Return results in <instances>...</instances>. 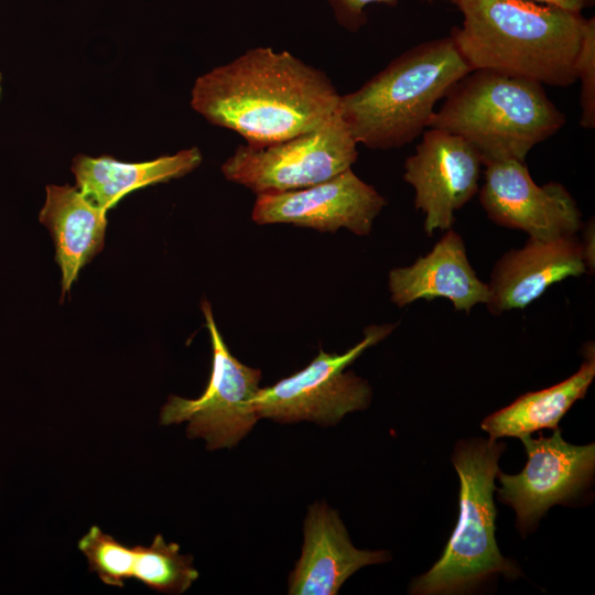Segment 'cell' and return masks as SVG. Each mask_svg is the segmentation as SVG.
Returning <instances> with one entry per match:
<instances>
[{
  "mask_svg": "<svg viewBox=\"0 0 595 595\" xmlns=\"http://www.w3.org/2000/svg\"><path fill=\"white\" fill-rule=\"evenodd\" d=\"M594 344L584 348V361L567 379L542 390L528 392L482 422L489 439L526 437L543 429H556L569 409L583 399L595 377Z\"/></svg>",
  "mask_w": 595,
  "mask_h": 595,
  "instance_id": "ac0fdd59",
  "label": "cell"
},
{
  "mask_svg": "<svg viewBox=\"0 0 595 595\" xmlns=\"http://www.w3.org/2000/svg\"><path fill=\"white\" fill-rule=\"evenodd\" d=\"M132 578L151 589L166 594H182L198 578L193 556L182 554L175 542H165L156 534L149 547L134 545Z\"/></svg>",
  "mask_w": 595,
  "mask_h": 595,
  "instance_id": "d6986e66",
  "label": "cell"
},
{
  "mask_svg": "<svg viewBox=\"0 0 595 595\" xmlns=\"http://www.w3.org/2000/svg\"><path fill=\"white\" fill-rule=\"evenodd\" d=\"M483 159L462 137L429 128L415 152L404 162V181L414 190V207L424 218V231L452 228L454 213L478 192Z\"/></svg>",
  "mask_w": 595,
  "mask_h": 595,
  "instance_id": "8fae6325",
  "label": "cell"
},
{
  "mask_svg": "<svg viewBox=\"0 0 595 595\" xmlns=\"http://www.w3.org/2000/svg\"><path fill=\"white\" fill-rule=\"evenodd\" d=\"M339 97L322 71L288 51L256 47L199 76L191 106L247 144L266 145L324 126Z\"/></svg>",
  "mask_w": 595,
  "mask_h": 595,
  "instance_id": "6da1fadb",
  "label": "cell"
},
{
  "mask_svg": "<svg viewBox=\"0 0 595 595\" xmlns=\"http://www.w3.org/2000/svg\"><path fill=\"white\" fill-rule=\"evenodd\" d=\"M576 78L581 80L580 125L595 128V19H586L581 48L576 58Z\"/></svg>",
  "mask_w": 595,
  "mask_h": 595,
  "instance_id": "44dd1931",
  "label": "cell"
},
{
  "mask_svg": "<svg viewBox=\"0 0 595 595\" xmlns=\"http://www.w3.org/2000/svg\"><path fill=\"white\" fill-rule=\"evenodd\" d=\"M201 306L213 348L208 383L196 399L170 396L161 409L160 423L187 422V436L204 439L207 450L230 448L259 420L252 402L260 389L261 371L231 355L217 328L209 302L203 300Z\"/></svg>",
  "mask_w": 595,
  "mask_h": 595,
  "instance_id": "ba28073f",
  "label": "cell"
},
{
  "mask_svg": "<svg viewBox=\"0 0 595 595\" xmlns=\"http://www.w3.org/2000/svg\"><path fill=\"white\" fill-rule=\"evenodd\" d=\"M505 448V443L493 439L456 444L452 462L459 477L457 523L440 560L412 582L411 594H458L496 574L511 580L521 574L500 553L495 538L497 511L493 497Z\"/></svg>",
  "mask_w": 595,
  "mask_h": 595,
  "instance_id": "5b68a950",
  "label": "cell"
},
{
  "mask_svg": "<svg viewBox=\"0 0 595 595\" xmlns=\"http://www.w3.org/2000/svg\"><path fill=\"white\" fill-rule=\"evenodd\" d=\"M527 464L519 474L497 473L500 501L516 512V523L524 536L549 510L576 497L593 478L595 444L573 445L556 428L551 436L521 439Z\"/></svg>",
  "mask_w": 595,
  "mask_h": 595,
  "instance_id": "9c48e42d",
  "label": "cell"
},
{
  "mask_svg": "<svg viewBox=\"0 0 595 595\" xmlns=\"http://www.w3.org/2000/svg\"><path fill=\"white\" fill-rule=\"evenodd\" d=\"M587 272L581 240L576 235L550 240L529 238L495 263L486 304L491 314L524 309L552 284Z\"/></svg>",
  "mask_w": 595,
  "mask_h": 595,
  "instance_id": "4fadbf2b",
  "label": "cell"
},
{
  "mask_svg": "<svg viewBox=\"0 0 595 595\" xmlns=\"http://www.w3.org/2000/svg\"><path fill=\"white\" fill-rule=\"evenodd\" d=\"M539 3L556 6L570 11L582 13L583 10L592 7L595 0H532Z\"/></svg>",
  "mask_w": 595,
  "mask_h": 595,
  "instance_id": "cb8c5ba5",
  "label": "cell"
},
{
  "mask_svg": "<svg viewBox=\"0 0 595 595\" xmlns=\"http://www.w3.org/2000/svg\"><path fill=\"white\" fill-rule=\"evenodd\" d=\"M469 72L451 35L430 40L396 57L359 89L340 95L337 113L357 143L400 148L429 127L436 102Z\"/></svg>",
  "mask_w": 595,
  "mask_h": 595,
  "instance_id": "3957f363",
  "label": "cell"
},
{
  "mask_svg": "<svg viewBox=\"0 0 595 595\" xmlns=\"http://www.w3.org/2000/svg\"><path fill=\"white\" fill-rule=\"evenodd\" d=\"M0 94H1V74H0Z\"/></svg>",
  "mask_w": 595,
  "mask_h": 595,
  "instance_id": "d4e9b609",
  "label": "cell"
},
{
  "mask_svg": "<svg viewBox=\"0 0 595 595\" xmlns=\"http://www.w3.org/2000/svg\"><path fill=\"white\" fill-rule=\"evenodd\" d=\"M79 551L86 556L89 570L109 586L123 587L132 578L134 550L91 526L78 541Z\"/></svg>",
  "mask_w": 595,
  "mask_h": 595,
  "instance_id": "ffe728a7",
  "label": "cell"
},
{
  "mask_svg": "<svg viewBox=\"0 0 595 595\" xmlns=\"http://www.w3.org/2000/svg\"><path fill=\"white\" fill-rule=\"evenodd\" d=\"M388 289L399 307L420 299L443 298L466 313L477 304L486 305L490 295L488 284L477 277L467 258L462 236L453 228L411 266L392 269Z\"/></svg>",
  "mask_w": 595,
  "mask_h": 595,
  "instance_id": "9a60e30c",
  "label": "cell"
},
{
  "mask_svg": "<svg viewBox=\"0 0 595 595\" xmlns=\"http://www.w3.org/2000/svg\"><path fill=\"white\" fill-rule=\"evenodd\" d=\"M393 328L392 324L370 325L363 340L346 353L328 354L321 349L302 370L260 388L252 402L258 418L327 426L337 424L347 413L366 409L372 396L369 383L345 369Z\"/></svg>",
  "mask_w": 595,
  "mask_h": 595,
  "instance_id": "8992f818",
  "label": "cell"
},
{
  "mask_svg": "<svg viewBox=\"0 0 595 595\" xmlns=\"http://www.w3.org/2000/svg\"><path fill=\"white\" fill-rule=\"evenodd\" d=\"M463 24L451 36L472 71L556 87L576 78L586 18L532 0H457Z\"/></svg>",
  "mask_w": 595,
  "mask_h": 595,
  "instance_id": "7a4b0ae2",
  "label": "cell"
},
{
  "mask_svg": "<svg viewBox=\"0 0 595 595\" xmlns=\"http://www.w3.org/2000/svg\"><path fill=\"white\" fill-rule=\"evenodd\" d=\"M583 237L581 240L586 269L593 273L595 269V226L594 218L588 219L581 229Z\"/></svg>",
  "mask_w": 595,
  "mask_h": 595,
  "instance_id": "603a6c76",
  "label": "cell"
},
{
  "mask_svg": "<svg viewBox=\"0 0 595 595\" xmlns=\"http://www.w3.org/2000/svg\"><path fill=\"white\" fill-rule=\"evenodd\" d=\"M357 142L336 113L324 126L266 145H239L221 165L224 176L257 194L299 190L350 169Z\"/></svg>",
  "mask_w": 595,
  "mask_h": 595,
  "instance_id": "52a82bcc",
  "label": "cell"
},
{
  "mask_svg": "<svg viewBox=\"0 0 595 595\" xmlns=\"http://www.w3.org/2000/svg\"><path fill=\"white\" fill-rule=\"evenodd\" d=\"M386 205V198L350 167L307 187L260 193L251 217L260 225L286 223L329 232L346 228L368 236Z\"/></svg>",
  "mask_w": 595,
  "mask_h": 595,
  "instance_id": "7c38bea8",
  "label": "cell"
},
{
  "mask_svg": "<svg viewBox=\"0 0 595 595\" xmlns=\"http://www.w3.org/2000/svg\"><path fill=\"white\" fill-rule=\"evenodd\" d=\"M565 122V115L547 96L542 84L476 69L452 87L428 128L462 137L486 165L505 160L524 162L534 145L555 134Z\"/></svg>",
  "mask_w": 595,
  "mask_h": 595,
  "instance_id": "277c9868",
  "label": "cell"
},
{
  "mask_svg": "<svg viewBox=\"0 0 595 595\" xmlns=\"http://www.w3.org/2000/svg\"><path fill=\"white\" fill-rule=\"evenodd\" d=\"M456 6L457 0H446ZM336 21L349 32H357L366 22L365 9L374 3L393 4L397 0H327Z\"/></svg>",
  "mask_w": 595,
  "mask_h": 595,
  "instance_id": "7402d4cb",
  "label": "cell"
},
{
  "mask_svg": "<svg viewBox=\"0 0 595 595\" xmlns=\"http://www.w3.org/2000/svg\"><path fill=\"white\" fill-rule=\"evenodd\" d=\"M39 220L48 229L55 260L62 271V299L79 271L105 244L106 213L88 201L76 186L47 185Z\"/></svg>",
  "mask_w": 595,
  "mask_h": 595,
  "instance_id": "2e32d148",
  "label": "cell"
},
{
  "mask_svg": "<svg viewBox=\"0 0 595 595\" xmlns=\"http://www.w3.org/2000/svg\"><path fill=\"white\" fill-rule=\"evenodd\" d=\"M387 551L359 550L337 511L325 502L309 507L302 553L289 576L290 595H335L359 569L385 563Z\"/></svg>",
  "mask_w": 595,
  "mask_h": 595,
  "instance_id": "5bb4252c",
  "label": "cell"
},
{
  "mask_svg": "<svg viewBox=\"0 0 595 595\" xmlns=\"http://www.w3.org/2000/svg\"><path fill=\"white\" fill-rule=\"evenodd\" d=\"M485 166L479 202L491 221L540 240L581 231L582 213L564 185L558 182L538 185L526 163L518 160Z\"/></svg>",
  "mask_w": 595,
  "mask_h": 595,
  "instance_id": "30bf717a",
  "label": "cell"
},
{
  "mask_svg": "<svg viewBox=\"0 0 595 595\" xmlns=\"http://www.w3.org/2000/svg\"><path fill=\"white\" fill-rule=\"evenodd\" d=\"M198 148L184 149L144 162H122L111 156L78 154L72 172L76 187L98 208L107 213L127 194L158 183L182 177L202 163Z\"/></svg>",
  "mask_w": 595,
  "mask_h": 595,
  "instance_id": "e0dca14e",
  "label": "cell"
}]
</instances>
